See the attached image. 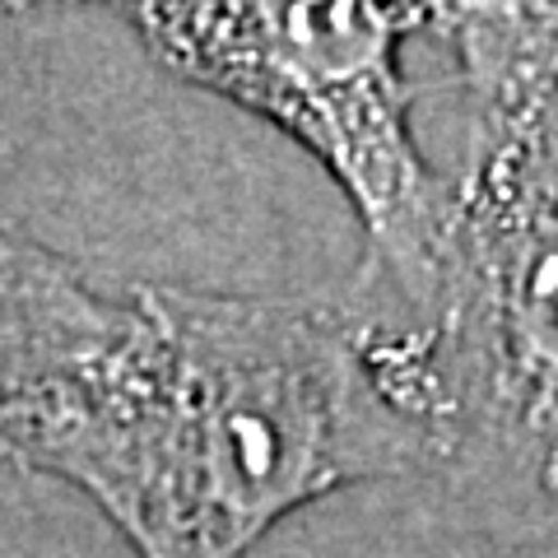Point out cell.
Listing matches in <instances>:
<instances>
[{
    "label": "cell",
    "instance_id": "obj_1",
    "mask_svg": "<svg viewBox=\"0 0 558 558\" xmlns=\"http://www.w3.org/2000/svg\"><path fill=\"white\" fill-rule=\"evenodd\" d=\"M0 461L80 488L135 558H247L307 502L442 451L349 303L135 284L102 354L0 405Z\"/></svg>",
    "mask_w": 558,
    "mask_h": 558
},
{
    "label": "cell",
    "instance_id": "obj_2",
    "mask_svg": "<svg viewBox=\"0 0 558 558\" xmlns=\"http://www.w3.org/2000/svg\"><path fill=\"white\" fill-rule=\"evenodd\" d=\"M135 38L168 75L266 117L317 159L363 223L349 307L400 326L433 299L451 229V178L418 154L400 51L433 5H131Z\"/></svg>",
    "mask_w": 558,
    "mask_h": 558
},
{
    "label": "cell",
    "instance_id": "obj_3",
    "mask_svg": "<svg viewBox=\"0 0 558 558\" xmlns=\"http://www.w3.org/2000/svg\"><path fill=\"white\" fill-rule=\"evenodd\" d=\"M368 330L442 465L539 480L558 442V117L475 112L433 299Z\"/></svg>",
    "mask_w": 558,
    "mask_h": 558
},
{
    "label": "cell",
    "instance_id": "obj_4",
    "mask_svg": "<svg viewBox=\"0 0 558 558\" xmlns=\"http://www.w3.org/2000/svg\"><path fill=\"white\" fill-rule=\"evenodd\" d=\"M131 307L135 279H108L0 223V405L102 354Z\"/></svg>",
    "mask_w": 558,
    "mask_h": 558
},
{
    "label": "cell",
    "instance_id": "obj_5",
    "mask_svg": "<svg viewBox=\"0 0 558 558\" xmlns=\"http://www.w3.org/2000/svg\"><path fill=\"white\" fill-rule=\"evenodd\" d=\"M484 117H558V5H433Z\"/></svg>",
    "mask_w": 558,
    "mask_h": 558
},
{
    "label": "cell",
    "instance_id": "obj_6",
    "mask_svg": "<svg viewBox=\"0 0 558 558\" xmlns=\"http://www.w3.org/2000/svg\"><path fill=\"white\" fill-rule=\"evenodd\" d=\"M539 484H545L549 494L558 498V442L549 447V457H545V470H539Z\"/></svg>",
    "mask_w": 558,
    "mask_h": 558
}]
</instances>
